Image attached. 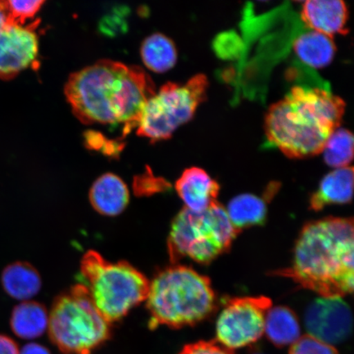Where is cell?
Returning a JSON list of instances; mask_svg holds the SVG:
<instances>
[{
    "mask_svg": "<svg viewBox=\"0 0 354 354\" xmlns=\"http://www.w3.org/2000/svg\"><path fill=\"white\" fill-rule=\"evenodd\" d=\"M301 17L314 32L332 38L348 33V8L339 0H308L303 4Z\"/></svg>",
    "mask_w": 354,
    "mask_h": 354,
    "instance_id": "obj_13",
    "label": "cell"
},
{
    "mask_svg": "<svg viewBox=\"0 0 354 354\" xmlns=\"http://www.w3.org/2000/svg\"><path fill=\"white\" fill-rule=\"evenodd\" d=\"M90 201L101 215L115 216L121 214L129 203L127 185L117 175L106 174L97 179L90 190Z\"/></svg>",
    "mask_w": 354,
    "mask_h": 354,
    "instance_id": "obj_14",
    "label": "cell"
},
{
    "mask_svg": "<svg viewBox=\"0 0 354 354\" xmlns=\"http://www.w3.org/2000/svg\"><path fill=\"white\" fill-rule=\"evenodd\" d=\"M353 168H339L326 175L310 198V209L318 212L332 205H346L352 201Z\"/></svg>",
    "mask_w": 354,
    "mask_h": 354,
    "instance_id": "obj_15",
    "label": "cell"
},
{
    "mask_svg": "<svg viewBox=\"0 0 354 354\" xmlns=\"http://www.w3.org/2000/svg\"><path fill=\"white\" fill-rule=\"evenodd\" d=\"M304 325L309 335L334 346L352 333L351 309L342 298L317 299L305 313Z\"/></svg>",
    "mask_w": 354,
    "mask_h": 354,
    "instance_id": "obj_10",
    "label": "cell"
},
{
    "mask_svg": "<svg viewBox=\"0 0 354 354\" xmlns=\"http://www.w3.org/2000/svg\"><path fill=\"white\" fill-rule=\"evenodd\" d=\"M240 232L219 202L201 212L184 207L172 221L168 237L171 262L177 264L188 258L198 263L209 264L231 249Z\"/></svg>",
    "mask_w": 354,
    "mask_h": 354,
    "instance_id": "obj_6",
    "label": "cell"
},
{
    "mask_svg": "<svg viewBox=\"0 0 354 354\" xmlns=\"http://www.w3.org/2000/svg\"><path fill=\"white\" fill-rule=\"evenodd\" d=\"M145 301L150 329H179L207 319L214 312L216 299L209 277L187 266L171 264L149 282Z\"/></svg>",
    "mask_w": 354,
    "mask_h": 354,
    "instance_id": "obj_4",
    "label": "cell"
},
{
    "mask_svg": "<svg viewBox=\"0 0 354 354\" xmlns=\"http://www.w3.org/2000/svg\"><path fill=\"white\" fill-rule=\"evenodd\" d=\"M80 268L81 284L110 324L147 299L149 281L129 263H111L91 250L84 255Z\"/></svg>",
    "mask_w": 354,
    "mask_h": 354,
    "instance_id": "obj_5",
    "label": "cell"
},
{
    "mask_svg": "<svg viewBox=\"0 0 354 354\" xmlns=\"http://www.w3.org/2000/svg\"><path fill=\"white\" fill-rule=\"evenodd\" d=\"M8 24V17L6 10V2L0 1V32Z\"/></svg>",
    "mask_w": 354,
    "mask_h": 354,
    "instance_id": "obj_28",
    "label": "cell"
},
{
    "mask_svg": "<svg viewBox=\"0 0 354 354\" xmlns=\"http://www.w3.org/2000/svg\"><path fill=\"white\" fill-rule=\"evenodd\" d=\"M8 24L0 32V79L10 80L34 65L39 55L35 26Z\"/></svg>",
    "mask_w": 354,
    "mask_h": 354,
    "instance_id": "obj_11",
    "label": "cell"
},
{
    "mask_svg": "<svg viewBox=\"0 0 354 354\" xmlns=\"http://www.w3.org/2000/svg\"><path fill=\"white\" fill-rule=\"evenodd\" d=\"M140 55L146 68L157 73L167 72L177 62L175 44L160 33L153 34L145 39L141 46Z\"/></svg>",
    "mask_w": 354,
    "mask_h": 354,
    "instance_id": "obj_20",
    "label": "cell"
},
{
    "mask_svg": "<svg viewBox=\"0 0 354 354\" xmlns=\"http://www.w3.org/2000/svg\"><path fill=\"white\" fill-rule=\"evenodd\" d=\"M272 305L266 296L229 300L216 321V342L232 351L258 342Z\"/></svg>",
    "mask_w": 354,
    "mask_h": 354,
    "instance_id": "obj_9",
    "label": "cell"
},
{
    "mask_svg": "<svg viewBox=\"0 0 354 354\" xmlns=\"http://www.w3.org/2000/svg\"><path fill=\"white\" fill-rule=\"evenodd\" d=\"M10 326L17 337L37 339L48 330V313L41 304L24 301L13 308Z\"/></svg>",
    "mask_w": 354,
    "mask_h": 354,
    "instance_id": "obj_17",
    "label": "cell"
},
{
    "mask_svg": "<svg viewBox=\"0 0 354 354\" xmlns=\"http://www.w3.org/2000/svg\"><path fill=\"white\" fill-rule=\"evenodd\" d=\"M344 110V100L326 88L296 86L269 108L265 134L288 158L316 156L339 127Z\"/></svg>",
    "mask_w": 354,
    "mask_h": 354,
    "instance_id": "obj_3",
    "label": "cell"
},
{
    "mask_svg": "<svg viewBox=\"0 0 354 354\" xmlns=\"http://www.w3.org/2000/svg\"><path fill=\"white\" fill-rule=\"evenodd\" d=\"M17 344L7 335L0 334V354H19Z\"/></svg>",
    "mask_w": 354,
    "mask_h": 354,
    "instance_id": "obj_26",
    "label": "cell"
},
{
    "mask_svg": "<svg viewBox=\"0 0 354 354\" xmlns=\"http://www.w3.org/2000/svg\"><path fill=\"white\" fill-rule=\"evenodd\" d=\"M6 2L8 22L12 24L24 26L26 20L32 19L41 10L44 3L42 0H28V1Z\"/></svg>",
    "mask_w": 354,
    "mask_h": 354,
    "instance_id": "obj_23",
    "label": "cell"
},
{
    "mask_svg": "<svg viewBox=\"0 0 354 354\" xmlns=\"http://www.w3.org/2000/svg\"><path fill=\"white\" fill-rule=\"evenodd\" d=\"M19 354H51L50 351L41 344L37 343H29L26 344Z\"/></svg>",
    "mask_w": 354,
    "mask_h": 354,
    "instance_id": "obj_27",
    "label": "cell"
},
{
    "mask_svg": "<svg viewBox=\"0 0 354 354\" xmlns=\"http://www.w3.org/2000/svg\"><path fill=\"white\" fill-rule=\"evenodd\" d=\"M322 153L327 165L335 169L348 167L353 158L352 133L339 127L327 140Z\"/></svg>",
    "mask_w": 354,
    "mask_h": 354,
    "instance_id": "obj_22",
    "label": "cell"
},
{
    "mask_svg": "<svg viewBox=\"0 0 354 354\" xmlns=\"http://www.w3.org/2000/svg\"><path fill=\"white\" fill-rule=\"evenodd\" d=\"M177 194L187 209L201 212L218 201L220 185L202 168L185 169L176 180Z\"/></svg>",
    "mask_w": 354,
    "mask_h": 354,
    "instance_id": "obj_12",
    "label": "cell"
},
{
    "mask_svg": "<svg viewBox=\"0 0 354 354\" xmlns=\"http://www.w3.org/2000/svg\"><path fill=\"white\" fill-rule=\"evenodd\" d=\"M264 333L277 347L292 345L301 336L299 318L290 308H271L266 315Z\"/></svg>",
    "mask_w": 354,
    "mask_h": 354,
    "instance_id": "obj_18",
    "label": "cell"
},
{
    "mask_svg": "<svg viewBox=\"0 0 354 354\" xmlns=\"http://www.w3.org/2000/svg\"><path fill=\"white\" fill-rule=\"evenodd\" d=\"M353 219L330 216L304 225L293 264L273 274L323 298H343L353 293Z\"/></svg>",
    "mask_w": 354,
    "mask_h": 354,
    "instance_id": "obj_2",
    "label": "cell"
},
{
    "mask_svg": "<svg viewBox=\"0 0 354 354\" xmlns=\"http://www.w3.org/2000/svg\"><path fill=\"white\" fill-rule=\"evenodd\" d=\"M268 202L251 194H243L230 201L227 210L234 228L241 232L252 225H262L267 218Z\"/></svg>",
    "mask_w": 354,
    "mask_h": 354,
    "instance_id": "obj_21",
    "label": "cell"
},
{
    "mask_svg": "<svg viewBox=\"0 0 354 354\" xmlns=\"http://www.w3.org/2000/svg\"><path fill=\"white\" fill-rule=\"evenodd\" d=\"M64 92L80 122L122 124L127 134L138 126L145 104L156 91L140 66L102 59L71 75Z\"/></svg>",
    "mask_w": 354,
    "mask_h": 354,
    "instance_id": "obj_1",
    "label": "cell"
},
{
    "mask_svg": "<svg viewBox=\"0 0 354 354\" xmlns=\"http://www.w3.org/2000/svg\"><path fill=\"white\" fill-rule=\"evenodd\" d=\"M294 50L304 63L322 68L334 59L336 47L333 38L311 30L295 39Z\"/></svg>",
    "mask_w": 354,
    "mask_h": 354,
    "instance_id": "obj_19",
    "label": "cell"
},
{
    "mask_svg": "<svg viewBox=\"0 0 354 354\" xmlns=\"http://www.w3.org/2000/svg\"><path fill=\"white\" fill-rule=\"evenodd\" d=\"M179 354H234L232 349L221 345L216 340H201L185 345Z\"/></svg>",
    "mask_w": 354,
    "mask_h": 354,
    "instance_id": "obj_25",
    "label": "cell"
},
{
    "mask_svg": "<svg viewBox=\"0 0 354 354\" xmlns=\"http://www.w3.org/2000/svg\"><path fill=\"white\" fill-rule=\"evenodd\" d=\"M3 289L10 297L28 301L41 289L42 281L37 270L25 262L8 265L1 274Z\"/></svg>",
    "mask_w": 354,
    "mask_h": 354,
    "instance_id": "obj_16",
    "label": "cell"
},
{
    "mask_svg": "<svg viewBox=\"0 0 354 354\" xmlns=\"http://www.w3.org/2000/svg\"><path fill=\"white\" fill-rule=\"evenodd\" d=\"M209 83L198 74L187 83L168 82L145 104L137 126V135L152 142L171 138L180 126L194 117L207 98Z\"/></svg>",
    "mask_w": 354,
    "mask_h": 354,
    "instance_id": "obj_8",
    "label": "cell"
},
{
    "mask_svg": "<svg viewBox=\"0 0 354 354\" xmlns=\"http://www.w3.org/2000/svg\"><path fill=\"white\" fill-rule=\"evenodd\" d=\"M290 354H339L332 345L306 335L291 345Z\"/></svg>",
    "mask_w": 354,
    "mask_h": 354,
    "instance_id": "obj_24",
    "label": "cell"
},
{
    "mask_svg": "<svg viewBox=\"0 0 354 354\" xmlns=\"http://www.w3.org/2000/svg\"><path fill=\"white\" fill-rule=\"evenodd\" d=\"M48 335L64 354H91L110 338V323L86 287L74 286L57 297L48 313Z\"/></svg>",
    "mask_w": 354,
    "mask_h": 354,
    "instance_id": "obj_7",
    "label": "cell"
}]
</instances>
